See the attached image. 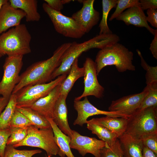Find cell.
<instances>
[{"label":"cell","instance_id":"obj_29","mask_svg":"<svg viewBox=\"0 0 157 157\" xmlns=\"http://www.w3.org/2000/svg\"><path fill=\"white\" fill-rule=\"evenodd\" d=\"M136 51L140 57L141 65L146 71L145 74L146 85L157 84V66L149 65L144 59L140 51L137 49Z\"/></svg>","mask_w":157,"mask_h":157},{"label":"cell","instance_id":"obj_31","mask_svg":"<svg viewBox=\"0 0 157 157\" xmlns=\"http://www.w3.org/2000/svg\"><path fill=\"white\" fill-rule=\"evenodd\" d=\"M100 157H124L122 149L118 138L112 145L106 143L105 147L101 149Z\"/></svg>","mask_w":157,"mask_h":157},{"label":"cell","instance_id":"obj_44","mask_svg":"<svg viewBox=\"0 0 157 157\" xmlns=\"http://www.w3.org/2000/svg\"><path fill=\"white\" fill-rule=\"evenodd\" d=\"M3 56L1 54V53L0 52V58H1Z\"/></svg>","mask_w":157,"mask_h":157},{"label":"cell","instance_id":"obj_20","mask_svg":"<svg viewBox=\"0 0 157 157\" xmlns=\"http://www.w3.org/2000/svg\"><path fill=\"white\" fill-rule=\"evenodd\" d=\"M118 139L124 157H142L143 145L142 141L124 133Z\"/></svg>","mask_w":157,"mask_h":157},{"label":"cell","instance_id":"obj_13","mask_svg":"<svg viewBox=\"0 0 157 157\" xmlns=\"http://www.w3.org/2000/svg\"><path fill=\"white\" fill-rule=\"evenodd\" d=\"M94 0H83L81 9L74 13L72 17L82 27L85 33H89L98 23L100 13L94 7Z\"/></svg>","mask_w":157,"mask_h":157},{"label":"cell","instance_id":"obj_25","mask_svg":"<svg viewBox=\"0 0 157 157\" xmlns=\"http://www.w3.org/2000/svg\"><path fill=\"white\" fill-rule=\"evenodd\" d=\"M16 109L25 115L38 128L46 129L51 127L46 117L30 108L16 106Z\"/></svg>","mask_w":157,"mask_h":157},{"label":"cell","instance_id":"obj_16","mask_svg":"<svg viewBox=\"0 0 157 157\" xmlns=\"http://www.w3.org/2000/svg\"><path fill=\"white\" fill-rule=\"evenodd\" d=\"M146 16L140 7H132L124 11L116 19L122 21L127 26L133 25L137 27H145L151 34L154 35L155 30L151 27L146 20Z\"/></svg>","mask_w":157,"mask_h":157},{"label":"cell","instance_id":"obj_3","mask_svg":"<svg viewBox=\"0 0 157 157\" xmlns=\"http://www.w3.org/2000/svg\"><path fill=\"white\" fill-rule=\"evenodd\" d=\"M133 53L119 42L100 49L95 61L97 75L103 68L109 65H115L120 72L135 71V67L133 63Z\"/></svg>","mask_w":157,"mask_h":157},{"label":"cell","instance_id":"obj_9","mask_svg":"<svg viewBox=\"0 0 157 157\" xmlns=\"http://www.w3.org/2000/svg\"><path fill=\"white\" fill-rule=\"evenodd\" d=\"M22 56H8L3 66V74L0 81V95L9 98L18 83L23 65Z\"/></svg>","mask_w":157,"mask_h":157},{"label":"cell","instance_id":"obj_27","mask_svg":"<svg viewBox=\"0 0 157 157\" xmlns=\"http://www.w3.org/2000/svg\"><path fill=\"white\" fill-rule=\"evenodd\" d=\"M118 0H103L102 1V15L99 25V35L113 33L107 24V18L109 12L113 8L116 7Z\"/></svg>","mask_w":157,"mask_h":157},{"label":"cell","instance_id":"obj_6","mask_svg":"<svg viewBox=\"0 0 157 157\" xmlns=\"http://www.w3.org/2000/svg\"><path fill=\"white\" fill-rule=\"evenodd\" d=\"M15 148L23 146L36 147L44 150L48 156L58 155L64 157L65 154L56 143L52 128L38 129L34 125L27 128L26 138L18 143L13 146Z\"/></svg>","mask_w":157,"mask_h":157},{"label":"cell","instance_id":"obj_35","mask_svg":"<svg viewBox=\"0 0 157 157\" xmlns=\"http://www.w3.org/2000/svg\"><path fill=\"white\" fill-rule=\"evenodd\" d=\"M141 140L144 146L157 154V132L145 136Z\"/></svg>","mask_w":157,"mask_h":157},{"label":"cell","instance_id":"obj_28","mask_svg":"<svg viewBox=\"0 0 157 157\" xmlns=\"http://www.w3.org/2000/svg\"><path fill=\"white\" fill-rule=\"evenodd\" d=\"M146 87L148 89V92L135 113L149 107H157V84L146 85Z\"/></svg>","mask_w":157,"mask_h":157},{"label":"cell","instance_id":"obj_39","mask_svg":"<svg viewBox=\"0 0 157 157\" xmlns=\"http://www.w3.org/2000/svg\"><path fill=\"white\" fill-rule=\"evenodd\" d=\"M139 2L140 8L143 11L151 9H157V0H140Z\"/></svg>","mask_w":157,"mask_h":157},{"label":"cell","instance_id":"obj_33","mask_svg":"<svg viewBox=\"0 0 157 157\" xmlns=\"http://www.w3.org/2000/svg\"><path fill=\"white\" fill-rule=\"evenodd\" d=\"M140 7L139 0H118L115 10L109 19L112 21L116 19L126 9L132 7Z\"/></svg>","mask_w":157,"mask_h":157},{"label":"cell","instance_id":"obj_10","mask_svg":"<svg viewBox=\"0 0 157 157\" xmlns=\"http://www.w3.org/2000/svg\"><path fill=\"white\" fill-rule=\"evenodd\" d=\"M84 90L82 94L76 97L74 100H80L83 97L94 96L100 98L102 97L104 88L101 85L97 79V65L91 58L88 57L83 64Z\"/></svg>","mask_w":157,"mask_h":157},{"label":"cell","instance_id":"obj_45","mask_svg":"<svg viewBox=\"0 0 157 157\" xmlns=\"http://www.w3.org/2000/svg\"><path fill=\"white\" fill-rule=\"evenodd\" d=\"M51 156H48V157H50Z\"/></svg>","mask_w":157,"mask_h":157},{"label":"cell","instance_id":"obj_14","mask_svg":"<svg viewBox=\"0 0 157 157\" xmlns=\"http://www.w3.org/2000/svg\"><path fill=\"white\" fill-rule=\"evenodd\" d=\"M148 92L147 88L145 87L140 93L130 94L113 101L108 110L119 111L130 116L136 112Z\"/></svg>","mask_w":157,"mask_h":157},{"label":"cell","instance_id":"obj_24","mask_svg":"<svg viewBox=\"0 0 157 157\" xmlns=\"http://www.w3.org/2000/svg\"><path fill=\"white\" fill-rule=\"evenodd\" d=\"M87 127L92 134L96 135L100 140L109 146L113 144L118 138L117 135L106 128L87 121Z\"/></svg>","mask_w":157,"mask_h":157},{"label":"cell","instance_id":"obj_1","mask_svg":"<svg viewBox=\"0 0 157 157\" xmlns=\"http://www.w3.org/2000/svg\"><path fill=\"white\" fill-rule=\"evenodd\" d=\"M71 44L67 42L62 44L54 51L51 57L35 63L28 67L20 75L19 82L12 94H16L26 86L46 83L52 81L53 73L60 65L61 56Z\"/></svg>","mask_w":157,"mask_h":157},{"label":"cell","instance_id":"obj_15","mask_svg":"<svg viewBox=\"0 0 157 157\" xmlns=\"http://www.w3.org/2000/svg\"><path fill=\"white\" fill-rule=\"evenodd\" d=\"M26 14L22 10L12 7L8 1L0 10V35L12 27L20 24Z\"/></svg>","mask_w":157,"mask_h":157},{"label":"cell","instance_id":"obj_34","mask_svg":"<svg viewBox=\"0 0 157 157\" xmlns=\"http://www.w3.org/2000/svg\"><path fill=\"white\" fill-rule=\"evenodd\" d=\"M31 125H34L25 115L16 109L10 122L9 128L11 127L27 128Z\"/></svg>","mask_w":157,"mask_h":157},{"label":"cell","instance_id":"obj_38","mask_svg":"<svg viewBox=\"0 0 157 157\" xmlns=\"http://www.w3.org/2000/svg\"><path fill=\"white\" fill-rule=\"evenodd\" d=\"M147 16L146 17L147 22L154 27L157 28V10L149 9L147 10Z\"/></svg>","mask_w":157,"mask_h":157},{"label":"cell","instance_id":"obj_22","mask_svg":"<svg viewBox=\"0 0 157 157\" xmlns=\"http://www.w3.org/2000/svg\"><path fill=\"white\" fill-rule=\"evenodd\" d=\"M84 74V67H79L77 58L72 64L68 75L60 85V95L67 96L75 81L83 76Z\"/></svg>","mask_w":157,"mask_h":157},{"label":"cell","instance_id":"obj_41","mask_svg":"<svg viewBox=\"0 0 157 157\" xmlns=\"http://www.w3.org/2000/svg\"><path fill=\"white\" fill-rule=\"evenodd\" d=\"M142 157H157V154L143 146Z\"/></svg>","mask_w":157,"mask_h":157},{"label":"cell","instance_id":"obj_5","mask_svg":"<svg viewBox=\"0 0 157 157\" xmlns=\"http://www.w3.org/2000/svg\"><path fill=\"white\" fill-rule=\"evenodd\" d=\"M157 132V107L152 106L135 113L128 118L125 133L139 140Z\"/></svg>","mask_w":157,"mask_h":157},{"label":"cell","instance_id":"obj_19","mask_svg":"<svg viewBox=\"0 0 157 157\" xmlns=\"http://www.w3.org/2000/svg\"><path fill=\"white\" fill-rule=\"evenodd\" d=\"M128 118L106 116L93 118L88 121L106 128L116 134L118 138L126 131Z\"/></svg>","mask_w":157,"mask_h":157},{"label":"cell","instance_id":"obj_30","mask_svg":"<svg viewBox=\"0 0 157 157\" xmlns=\"http://www.w3.org/2000/svg\"><path fill=\"white\" fill-rule=\"evenodd\" d=\"M42 152L40 149L18 150L12 145H7L3 157H32L34 155Z\"/></svg>","mask_w":157,"mask_h":157},{"label":"cell","instance_id":"obj_23","mask_svg":"<svg viewBox=\"0 0 157 157\" xmlns=\"http://www.w3.org/2000/svg\"><path fill=\"white\" fill-rule=\"evenodd\" d=\"M53 130L55 141L57 145L67 157H75L71 149L69 144L71 138L63 132L51 118H46Z\"/></svg>","mask_w":157,"mask_h":157},{"label":"cell","instance_id":"obj_40","mask_svg":"<svg viewBox=\"0 0 157 157\" xmlns=\"http://www.w3.org/2000/svg\"><path fill=\"white\" fill-rule=\"evenodd\" d=\"M154 38L150 44L149 49L153 57L157 59V29L155 30Z\"/></svg>","mask_w":157,"mask_h":157},{"label":"cell","instance_id":"obj_32","mask_svg":"<svg viewBox=\"0 0 157 157\" xmlns=\"http://www.w3.org/2000/svg\"><path fill=\"white\" fill-rule=\"evenodd\" d=\"M10 135L8 138L7 145L13 146L22 141L27 135V128L11 127L9 128Z\"/></svg>","mask_w":157,"mask_h":157},{"label":"cell","instance_id":"obj_42","mask_svg":"<svg viewBox=\"0 0 157 157\" xmlns=\"http://www.w3.org/2000/svg\"><path fill=\"white\" fill-rule=\"evenodd\" d=\"M9 98L0 97V114L8 104Z\"/></svg>","mask_w":157,"mask_h":157},{"label":"cell","instance_id":"obj_37","mask_svg":"<svg viewBox=\"0 0 157 157\" xmlns=\"http://www.w3.org/2000/svg\"><path fill=\"white\" fill-rule=\"evenodd\" d=\"M47 5L53 10L58 12L63 8V5L69 3L71 0H44Z\"/></svg>","mask_w":157,"mask_h":157},{"label":"cell","instance_id":"obj_4","mask_svg":"<svg viewBox=\"0 0 157 157\" xmlns=\"http://www.w3.org/2000/svg\"><path fill=\"white\" fill-rule=\"evenodd\" d=\"M32 37L24 24H20L0 35V52L3 56H22L31 52Z\"/></svg>","mask_w":157,"mask_h":157},{"label":"cell","instance_id":"obj_21","mask_svg":"<svg viewBox=\"0 0 157 157\" xmlns=\"http://www.w3.org/2000/svg\"><path fill=\"white\" fill-rule=\"evenodd\" d=\"M8 1L13 8L24 12L26 22H38L40 20L41 16L38 12L37 0H10Z\"/></svg>","mask_w":157,"mask_h":157},{"label":"cell","instance_id":"obj_43","mask_svg":"<svg viewBox=\"0 0 157 157\" xmlns=\"http://www.w3.org/2000/svg\"><path fill=\"white\" fill-rule=\"evenodd\" d=\"M8 1L7 0H0V10L2 6Z\"/></svg>","mask_w":157,"mask_h":157},{"label":"cell","instance_id":"obj_2","mask_svg":"<svg viewBox=\"0 0 157 157\" xmlns=\"http://www.w3.org/2000/svg\"><path fill=\"white\" fill-rule=\"evenodd\" d=\"M115 42L112 34L97 35L82 43L71 42L70 45L65 51L61 57V63L53 73L51 78L63 74L67 75L75 60L84 52L93 48L103 49Z\"/></svg>","mask_w":157,"mask_h":157},{"label":"cell","instance_id":"obj_17","mask_svg":"<svg viewBox=\"0 0 157 157\" xmlns=\"http://www.w3.org/2000/svg\"><path fill=\"white\" fill-rule=\"evenodd\" d=\"M60 85L56 86L48 95L37 101L29 108L46 118L53 119L55 107L60 95Z\"/></svg>","mask_w":157,"mask_h":157},{"label":"cell","instance_id":"obj_7","mask_svg":"<svg viewBox=\"0 0 157 157\" xmlns=\"http://www.w3.org/2000/svg\"><path fill=\"white\" fill-rule=\"evenodd\" d=\"M61 75L49 82L26 86L16 94V106L29 108L40 99L48 95L56 86L60 85L67 76Z\"/></svg>","mask_w":157,"mask_h":157},{"label":"cell","instance_id":"obj_26","mask_svg":"<svg viewBox=\"0 0 157 157\" xmlns=\"http://www.w3.org/2000/svg\"><path fill=\"white\" fill-rule=\"evenodd\" d=\"M17 97L12 94L4 110L0 114V130L9 128L10 122L16 109Z\"/></svg>","mask_w":157,"mask_h":157},{"label":"cell","instance_id":"obj_12","mask_svg":"<svg viewBox=\"0 0 157 157\" xmlns=\"http://www.w3.org/2000/svg\"><path fill=\"white\" fill-rule=\"evenodd\" d=\"M74 106L78 113L77 117L73 123L74 125L82 126L86 124L90 117L102 115L110 117L128 118L129 116L119 111H106L99 110L92 105L87 97L82 101L74 100Z\"/></svg>","mask_w":157,"mask_h":157},{"label":"cell","instance_id":"obj_11","mask_svg":"<svg viewBox=\"0 0 157 157\" xmlns=\"http://www.w3.org/2000/svg\"><path fill=\"white\" fill-rule=\"evenodd\" d=\"M106 145V143L101 140L82 135L72 130L70 147L71 149L77 150L83 157L90 153L94 157H100L101 150Z\"/></svg>","mask_w":157,"mask_h":157},{"label":"cell","instance_id":"obj_18","mask_svg":"<svg viewBox=\"0 0 157 157\" xmlns=\"http://www.w3.org/2000/svg\"><path fill=\"white\" fill-rule=\"evenodd\" d=\"M67 97L60 95L55 107L52 119L60 130L71 138L72 130L70 128L68 121L66 102Z\"/></svg>","mask_w":157,"mask_h":157},{"label":"cell","instance_id":"obj_8","mask_svg":"<svg viewBox=\"0 0 157 157\" xmlns=\"http://www.w3.org/2000/svg\"><path fill=\"white\" fill-rule=\"evenodd\" d=\"M42 7L59 33L75 39L80 38L85 34L83 29L72 17L66 16L61 12L53 10L46 3H43Z\"/></svg>","mask_w":157,"mask_h":157},{"label":"cell","instance_id":"obj_36","mask_svg":"<svg viewBox=\"0 0 157 157\" xmlns=\"http://www.w3.org/2000/svg\"><path fill=\"white\" fill-rule=\"evenodd\" d=\"M10 135L9 128L0 130V157H3L7 141Z\"/></svg>","mask_w":157,"mask_h":157}]
</instances>
